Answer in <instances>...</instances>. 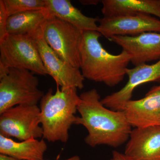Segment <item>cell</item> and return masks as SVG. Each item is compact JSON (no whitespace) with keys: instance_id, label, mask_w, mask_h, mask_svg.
<instances>
[{"instance_id":"5bb4252c","label":"cell","mask_w":160,"mask_h":160,"mask_svg":"<svg viewBox=\"0 0 160 160\" xmlns=\"http://www.w3.org/2000/svg\"><path fill=\"white\" fill-rule=\"evenodd\" d=\"M104 18L146 13L160 19V0H102Z\"/></svg>"},{"instance_id":"8992f818","label":"cell","mask_w":160,"mask_h":160,"mask_svg":"<svg viewBox=\"0 0 160 160\" xmlns=\"http://www.w3.org/2000/svg\"><path fill=\"white\" fill-rule=\"evenodd\" d=\"M43 29L44 39L55 52L71 66L80 69L83 32L51 14Z\"/></svg>"},{"instance_id":"7c38bea8","label":"cell","mask_w":160,"mask_h":160,"mask_svg":"<svg viewBox=\"0 0 160 160\" xmlns=\"http://www.w3.org/2000/svg\"><path fill=\"white\" fill-rule=\"evenodd\" d=\"M124 154L131 160H160V126L132 129Z\"/></svg>"},{"instance_id":"7402d4cb","label":"cell","mask_w":160,"mask_h":160,"mask_svg":"<svg viewBox=\"0 0 160 160\" xmlns=\"http://www.w3.org/2000/svg\"><path fill=\"white\" fill-rule=\"evenodd\" d=\"M0 160H21L6 155L0 154Z\"/></svg>"},{"instance_id":"ffe728a7","label":"cell","mask_w":160,"mask_h":160,"mask_svg":"<svg viewBox=\"0 0 160 160\" xmlns=\"http://www.w3.org/2000/svg\"><path fill=\"white\" fill-rule=\"evenodd\" d=\"M109 160H131L125 155L117 151L112 152V156Z\"/></svg>"},{"instance_id":"d4e9b609","label":"cell","mask_w":160,"mask_h":160,"mask_svg":"<svg viewBox=\"0 0 160 160\" xmlns=\"http://www.w3.org/2000/svg\"></svg>"},{"instance_id":"4fadbf2b","label":"cell","mask_w":160,"mask_h":160,"mask_svg":"<svg viewBox=\"0 0 160 160\" xmlns=\"http://www.w3.org/2000/svg\"><path fill=\"white\" fill-rule=\"evenodd\" d=\"M123 111L134 128L160 126V90L147 92L141 99L129 100Z\"/></svg>"},{"instance_id":"ba28073f","label":"cell","mask_w":160,"mask_h":160,"mask_svg":"<svg viewBox=\"0 0 160 160\" xmlns=\"http://www.w3.org/2000/svg\"><path fill=\"white\" fill-rule=\"evenodd\" d=\"M43 28L32 37L47 73L61 88L82 89L85 78L81 70L64 61L49 46L44 39Z\"/></svg>"},{"instance_id":"ac0fdd59","label":"cell","mask_w":160,"mask_h":160,"mask_svg":"<svg viewBox=\"0 0 160 160\" xmlns=\"http://www.w3.org/2000/svg\"><path fill=\"white\" fill-rule=\"evenodd\" d=\"M8 16L32 11L46 9L45 0H3Z\"/></svg>"},{"instance_id":"5b68a950","label":"cell","mask_w":160,"mask_h":160,"mask_svg":"<svg viewBox=\"0 0 160 160\" xmlns=\"http://www.w3.org/2000/svg\"><path fill=\"white\" fill-rule=\"evenodd\" d=\"M0 65L25 69L33 74H48L33 37L7 34L0 40Z\"/></svg>"},{"instance_id":"44dd1931","label":"cell","mask_w":160,"mask_h":160,"mask_svg":"<svg viewBox=\"0 0 160 160\" xmlns=\"http://www.w3.org/2000/svg\"><path fill=\"white\" fill-rule=\"evenodd\" d=\"M79 2L84 5H97L101 1L96 0H81Z\"/></svg>"},{"instance_id":"603a6c76","label":"cell","mask_w":160,"mask_h":160,"mask_svg":"<svg viewBox=\"0 0 160 160\" xmlns=\"http://www.w3.org/2000/svg\"><path fill=\"white\" fill-rule=\"evenodd\" d=\"M158 90H160V85L158 86H154L152 87L148 92H152L158 91Z\"/></svg>"},{"instance_id":"d6986e66","label":"cell","mask_w":160,"mask_h":160,"mask_svg":"<svg viewBox=\"0 0 160 160\" xmlns=\"http://www.w3.org/2000/svg\"><path fill=\"white\" fill-rule=\"evenodd\" d=\"M8 16L5 9L3 0L0 1V40L7 35L6 25Z\"/></svg>"},{"instance_id":"3957f363","label":"cell","mask_w":160,"mask_h":160,"mask_svg":"<svg viewBox=\"0 0 160 160\" xmlns=\"http://www.w3.org/2000/svg\"><path fill=\"white\" fill-rule=\"evenodd\" d=\"M77 88H59L55 93L52 88L40 101L41 123L43 138L49 142L66 143L69 138V132L75 124V115L80 96Z\"/></svg>"},{"instance_id":"8fae6325","label":"cell","mask_w":160,"mask_h":160,"mask_svg":"<svg viewBox=\"0 0 160 160\" xmlns=\"http://www.w3.org/2000/svg\"><path fill=\"white\" fill-rule=\"evenodd\" d=\"M110 41L128 53L135 66L160 60V32H147L135 36L112 37Z\"/></svg>"},{"instance_id":"9c48e42d","label":"cell","mask_w":160,"mask_h":160,"mask_svg":"<svg viewBox=\"0 0 160 160\" xmlns=\"http://www.w3.org/2000/svg\"><path fill=\"white\" fill-rule=\"evenodd\" d=\"M98 30L110 40L112 37L135 36L147 32H160V19L146 13L99 19Z\"/></svg>"},{"instance_id":"277c9868","label":"cell","mask_w":160,"mask_h":160,"mask_svg":"<svg viewBox=\"0 0 160 160\" xmlns=\"http://www.w3.org/2000/svg\"><path fill=\"white\" fill-rule=\"evenodd\" d=\"M38 86V78L31 72L10 68L0 79V114L18 105H37L44 95Z\"/></svg>"},{"instance_id":"30bf717a","label":"cell","mask_w":160,"mask_h":160,"mask_svg":"<svg viewBox=\"0 0 160 160\" xmlns=\"http://www.w3.org/2000/svg\"><path fill=\"white\" fill-rule=\"evenodd\" d=\"M126 75L128 81L122 88L101 99L107 108L115 111H123L125 104L131 100L137 87L149 82H160V60L152 65L144 64L132 69L128 68Z\"/></svg>"},{"instance_id":"52a82bcc","label":"cell","mask_w":160,"mask_h":160,"mask_svg":"<svg viewBox=\"0 0 160 160\" xmlns=\"http://www.w3.org/2000/svg\"><path fill=\"white\" fill-rule=\"evenodd\" d=\"M41 111L37 105H18L0 114V135L20 141L43 138Z\"/></svg>"},{"instance_id":"2e32d148","label":"cell","mask_w":160,"mask_h":160,"mask_svg":"<svg viewBox=\"0 0 160 160\" xmlns=\"http://www.w3.org/2000/svg\"><path fill=\"white\" fill-rule=\"evenodd\" d=\"M47 149V144L43 139L17 142L0 135V154L21 160H43Z\"/></svg>"},{"instance_id":"6da1fadb","label":"cell","mask_w":160,"mask_h":160,"mask_svg":"<svg viewBox=\"0 0 160 160\" xmlns=\"http://www.w3.org/2000/svg\"><path fill=\"white\" fill-rule=\"evenodd\" d=\"M77 111L80 116L77 118L75 125H82L87 129L88 134L85 142L88 146L106 145L117 148L129 140L132 127L125 112L104 106L96 89L80 95Z\"/></svg>"},{"instance_id":"9a60e30c","label":"cell","mask_w":160,"mask_h":160,"mask_svg":"<svg viewBox=\"0 0 160 160\" xmlns=\"http://www.w3.org/2000/svg\"><path fill=\"white\" fill-rule=\"evenodd\" d=\"M49 13L70 23L82 32L97 31L99 18L86 16L68 0H45Z\"/></svg>"},{"instance_id":"7a4b0ae2","label":"cell","mask_w":160,"mask_h":160,"mask_svg":"<svg viewBox=\"0 0 160 160\" xmlns=\"http://www.w3.org/2000/svg\"><path fill=\"white\" fill-rule=\"evenodd\" d=\"M102 34L97 31L83 32L80 48V67L85 78L113 87L124 80L130 58L126 52L109 53L99 41Z\"/></svg>"},{"instance_id":"cb8c5ba5","label":"cell","mask_w":160,"mask_h":160,"mask_svg":"<svg viewBox=\"0 0 160 160\" xmlns=\"http://www.w3.org/2000/svg\"><path fill=\"white\" fill-rule=\"evenodd\" d=\"M64 160H81L80 157L78 155L74 156L72 157L69 158Z\"/></svg>"},{"instance_id":"e0dca14e","label":"cell","mask_w":160,"mask_h":160,"mask_svg":"<svg viewBox=\"0 0 160 160\" xmlns=\"http://www.w3.org/2000/svg\"><path fill=\"white\" fill-rule=\"evenodd\" d=\"M50 15L49 11L46 8L11 16L7 20V34L33 36L43 28Z\"/></svg>"}]
</instances>
